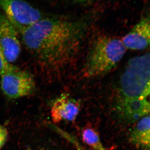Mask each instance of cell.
Returning a JSON list of instances; mask_svg holds the SVG:
<instances>
[{"label": "cell", "mask_w": 150, "mask_h": 150, "mask_svg": "<svg viewBox=\"0 0 150 150\" xmlns=\"http://www.w3.org/2000/svg\"><path fill=\"white\" fill-rule=\"evenodd\" d=\"M8 136L7 129L3 126L0 125V150L6 143Z\"/></svg>", "instance_id": "cell-12"}, {"label": "cell", "mask_w": 150, "mask_h": 150, "mask_svg": "<svg viewBox=\"0 0 150 150\" xmlns=\"http://www.w3.org/2000/svg\"><path fill=\"white\" fill-rule=\"evenodd\" d=\"M0 8L18 33L43 18L38 9L25 0H0Z\"/></svg>", "instance_id": "cell-4"}, {"label": "cell", "mask_w": 150, "mask_h": 150, "mask_svg": "<svg viewBox=\"0 0 150 150\" xmlns=\"http://www.w3.org/2000/svg\"><path fill=\"white\" fill-rule=\"evenodd\" d=\"M81 109L79 101L62 94L56 98L51 105L50 115L55 123L62 121H74L78 117Z\"/></svg>", "instance_id": "cell-8"}, {"label": "cell", "mask_w": 150, "mask_h": 150, "mask_svg": "<svg viewBox=\"0 0 150 150\" xmlns=\"http://www.w3.org/2000/svg\"><path fill=\"white\" fill-rule=\"evenodd\" d=\"M117 108L123 118L134 121L150 107V51L130 59L120 80Z\"/></svg>", "instance_id": "cell-2"}, {"label": "cell", "mask_w": 150, "mask_h": 150, "mask_svg": "<svg viewBox=\"0 0 150 150\" xmlns=\"http://www.w3.org/2000/svg\"><path fill=\"white\" fill-rule=\"evenodd\" d=\"M129 139L137 147L150 150V114L139 120L131 132Z\"/></svg>", "instance_id": "cell-9"}, {"label": "cell", "mask_w": 150, "mask_h": 150, "mask_svg": "<svg viewBox=\"0 0 150 150\" xmlns=\"http://www.w3.org/2000/svg\"><path fill=\"white\" fill-rule=\"evenodd\" d=\"M0 47L6 61L11 64L19 58L21 45L16 28L0 11Z\"/></svg>", "instance_id": "cell-6"}, {"label": "cell", "mask_w": 150, "mask_h": 150, "mask_svg": "<svg viewBox=\"0 0 150 150\" xmlns=\"http://www.w3.org/2000/svg\"><path fill=\"white\" fill-rule=\"evenodd\" d=\"M72 1L76 3H85V2L92 1L93 0H72Z\"/></svg>", "instance_id": "cell-13"}, {"label": "cell", "mask_w": 150, "mask_h": 150, "mask_svg": "<svg viewBox=\"0 0 150 150\" xmlns=\"http://www.w3.org/2000/svg\"><path fill=\"white\" fill-rule=\"evenodd\" d=\"M1 88L3 94L9 99H18L33 93L36 84L30 73L13 66L1 76Z\"/></svg>", "instance_id": "cell-5"}, {"label": "cell", "mask_w": 150, "mask_h": 150, "mask_svg": "<svg viewBox=\"0 0 150 150\" xmlns=\"http://www.w3.org/2000/svg\"><path fill=\"white\" fill-rule=\"evenodd\" d=\"M12 67L13 65L6 61L3 51L0 47V76L9 70Z\"/></svg>", "instance_id": "cell-11"}, {"label": "cell", "mask_w": 150, "mask_h": 150, "mask_svg": "<svg viewBox=\"0 0 150 150\" xmlns=\"http://www.w3.org/2000/svg\"><path fill=\"white\" fill-rule=\"evenodd\" d=\"M76 146H77V147H78V149H79V150H83V149H82V148H81V147H80V146H79V145H78V144H77V143H76Z\"/></svg>", "instance_id": "cell-14"}, {"label": "cell", "mask_w": 150, "mask_h": 150, "mask_svg": "<svg viewBox=\"0 0 150 150\" xmlns=\"http://www.w3.org/2000/svg\"><path fill=\"white\" fill-rule=\"evenodd\" d=\"M122 40L100 35L93 40L83 68L84 76L94 78L104 75L117 67L125 53Z\"/></svg>", "instance_id": "cell-3"}, {"label": "cell", "mask_w": 150, "mask_h": 150, "mask_svg": "<svg viewBox=\"0 0 150 150\" xmlns=\"http://www.w3.org/2000/svg\"><path fill=\"white\" fill-rule=\"evenodd\" d=\"M82 140L94 150H107L101 142L98 133L92 127H85L81 131Z\"/></svg>", "instance_id": "cell-10"}, {"label": "cell", "mask_w": 150, "mask_h": 150, "mask_svg": "<svg viewBox=\"0 0 150 150\" xmlns=\"http://www.w3.org/2000/svg\"><path fill=\"white\" fill-rule=\"evenodd\" d=\"M89 21L86 17L76 20L43 17L21 34L22 42L40 68L58 73L75 62Z\"/></svg>", "instance_id": "cell-1"}, {"label": "cell", "mask_w": 150, "mask_h": 150, "mask_svg": "<svg viewBox=\"0 0 150 150\" xmlns=\"http://www.w3.org/2000/svg\"><path fill=\"white\" fill-rule=\"evenodd\" d=\"M122 42L126 49L142 50L150 47V13L140 19Z\"/></svg>", "instance_id": "cell-7"}]
</instances>
